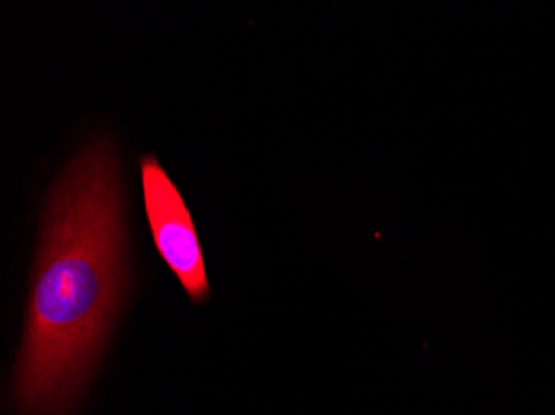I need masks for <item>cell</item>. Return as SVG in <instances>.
Segmentation results:
<instances>
[{
  "instance_id": "cell-1",
  "label": "cell",
  "mask_w": 555,
  "mask_h": 415,
  "mask_svg": "<svg viewBox=\"0 0 555 415\" xmlns=\"http://www.w3.org/2000/svg\"><path fill=\"white\" fill-rule=\"evenodd\" d=\"M125 293L124 190L108 137L87 143L47 203L15 374L25 412L67 411L95 369Z\"/></svg>"
},
{
  "instance_id": "cell-2",
  "label": "cell",
  "mask_w": 555,
  "mask_h": 415,
  "mask_svg": "<svg viewBox=\"0 0 555 415\" xmlns=\"http://www.w3.org/2000/svg\"><path fill=\"white\" fill-rule=\"evenodd\" d=\"M143 202L152 238L193 302L210 295L204 252L180 190L154 155L140 158Z\"/></svg>"
}]
</instances>
